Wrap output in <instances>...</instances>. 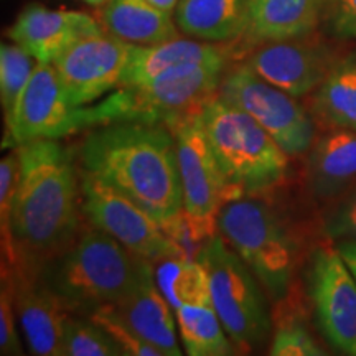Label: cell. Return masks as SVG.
<instances>
[{
  "mask_svg": "<svg viewBox=\"0 0 356 356\" xmlns=\"http://www.w3.org/2000/svg\"><path fill=\"white\" fill-rule=\"evenodd\" d=\"M145 261L91 225L38 275L66 309L88 317L124 299L136 287Z\"/></svg>",
  "mask_w": 356,
  "mask_h": 356,
  "instance_id": "3957f363",
  "label": "cell"
},
{
  "mask_svg": "<svg viewBox=\"0 0 356 356\" xmlns=\"http://www.w3.org/2000/svg\"><path fill=\"white\" fill-rule=\"evenodd\" d=\"M131 47L104 30L71 44L51 63L68 99L84 108L121 86Z\"/></svg>",
  "mask_w": 356,
  "mask_h": 356,
  "instance_id": "4fadbf2b",
  "label": "cell"
},
{
  "mask_svg": "<svg viewBox=\"0 0 356 356\" xmlns=\"http://www.w3.org/2000/svg\"><path fill=\"white\" fill-rule=\"evenodd\" d=\"M81 204L89 225L113 236L132 254L150 262L170 256H184L144 208L99 177L83 170Z\"/></svg>",
  "mask_w": 356,
  "mask_h": 356,
  "instance_id": "30bf717a",
  "label": "cell"
},
{
  "mask_svg": "<svg viewBox=\"0 0 356 356\" xmlns=\"http://www.w3.org/2000/svg\"><path fill=\"white\" fill-rule=\"evenodd\" d=\"M226 58L228 53L216 44L178 37L150 47L132 44L121 86H140L177 66L191 63L226 65Z\"/></svg>",
  "mask_w": 356,
  "mask_h": 356,
  "instance_id": "d6986e66",
  "label": "cell"
},
{
  "mask_svg": "<svg viewBox=\"0 0 356 356\" xmlns=\"http://www.w3.org/2000/svg\"><path fill=\"white\" fill-rule=\"evenodd\" d=\"M337 249L356 280V241H338Z\"/></svg>",
  "mask_w": 356,
  "mask_h": 356,
  "instance_id": "836d02e7",
  "label": "cell"
},
{
  "mask_svg": "<svg viewBox=\"0 0 356 356\" xmlns=\"http://www.w3.org/2000/svg\"><path fill=\"white\" fill-rule=\"evenodd\" d=\"M181 345L190 356H229L233 341L213 305H184L175 310Z\"/></svg>",
  "mask_w": 356,
  "mask_h": 356,
  "instance_id": "d4e9b609",
  "label": "cell"
},
{
  "mask_svg": "<svg viewBox=\"0 0 356 356\" xmlns=\"http://www.w3.org/2000/svg\"><path fill=\"white\" fill-rule=\"evenodd\" d=\"M19 152L7 154L0 162V231H2V254L7 266L15 264V249L12 243L10 221L12 208L20 181Z\"/></svg>",
  "mask_w": 356,
  "mask_h": 356,
  "instance_id": "83f0119b",
  "label": "cell"
},
{
  "mask_svg": "<svg viewBox=\"0 0 356 356\" xmlns=\"http://www.w3.org/2000/svg\"><path fill=\"white\" fill-rule=\"evenodd\" d=\"M200 124L226 180L243 197L264 193L286 178L289 155L246 111L218 95Z\"/></svg>",
  "mask_w": 356,
  "mask_h": 356,
  "instance_id": "277c9868",
  "label": "cell"
},
{
  "mask_svg": "<svg viewBox=\"0 0 356 356\" xmlns=\"http://www.w3.org/2000/svg\"><path fill=\"white\" fill-rule=\"evenodd\" d=\"M249 0H180L178 29L203 42H233L246 33Z\"/></svg>",
  "mask_w": 356,
  "mask_h": 356,
  "instance_id": "44dd1931",
  "label": "cell"
},
{
  "mask_svg": "<svg viewBox=\"0 0 356 356\" xmlns=\"http://www.w3.org/2000/svg\"><path fill=\"white\" fill-rule=\"evenodd\" d=\"M172 17L147 0H108L101 12L106 32L137 47L177 38V25Z\"/></svg>",
  "mask_w": 356,
  "mask_h": 356,
  "instance_id": "7402d4cb",
  "label": "cell"
},
{
  "mask_svg": "<svg viewBox=\"0 0 356 356\" xmlns=\"http://www.w3.org/2000/svg\"><path fill=\"white\" fill-rule=\"evenodd\" d=\"M38 60L17 43H3L0 48V102L6 122L12 118L19 97L32 78Z\"/></svg>",
  "mask_w": 356,
  "mask_h": 356,
  "instance_id": "484cf974",
  "label": "cell"
},
{
  "mask_svg": "<svg viewBox=\"0 0 356 356\" xmlns=\"http://www.w3.org/2000/svg\"><path fill=\"white\" fill-rule=\"evenodd\" d=\"M175 136L184 211L208 233H218V213L226 203L243 198L231 186L213 154L200 118L178 126Z\"/></svg>",
  "mask_w": 356,
  "mask_h": 356,
  "instance_id": "8fae6325",
  "label": "cell"
},
{
  "mask_svg": "<svg viewBox=\"0 0 356 356\" xmlns=\"http://www.w3.org/2000/svg\"><path fill=\"white\" fill-rule=\"evenodd\" d=\"M198 261L210 277L211 305L236 348L249 351L266 341L270 315L256 275L218 233Z\"/></svg>",
  "mask_w": 356,
  "mask_h": 356,
  "instance_id": "52a82bcc",
  "label": "cell"
},
{
  "mask_svg": "<svg viewBox=\"0 0 356 356\" xmlns=\"http://www.w3.org/2000/svg\"><path fill=\"white\" fill-rule=\"evenodd\" d=\"M17 310L13 302V286L10 273L2 266V286H0V353L3 356L22 355L20 335L17 330Z\"/></svg>",
  "mask_w": 356,
  "mask_h": 356,
  "instance_id": "4dcf8cb0",
  "label": "cell"
},
{
  "mask_svg": "<svg viewBox=\"0 0 356 356\" xmlns=\"http://www.w3.org/2000/svg\"><path fill=\"white\" fill-rule=\"evenodd\" d=\"M83 172L139 204L160 226L184 211L175 136L160 124L108 122L79 145Z\"/></svg>",
  "mask_w": 356,
  "mask_h": 356,
  "instance_id": "7a4b0ae2",
  "label": "cell"
},
{
  "mask_svg": "<svg viewBox=\"0 0 356 356\" xmlns=\"http://www.w3.org/2000/svg\"><path fill=\"white\" fill-rule=\"evenodd\" d=\"M222 63L177 66L140 86L122 88L109 97L111 121H142L175 131L202 115L220 95Z\"/></svg>",
  "mask_w": 356,
  "mask_h": 356,
  "instance_id": "5b68a950",
  "label": "cell"
},
{
  "mask_svg": "<svg viewBox=\"0 0 356 356\" xmlns=\"http://www.w3.org/2000/svg\"><path fill=\"white\" fill-rule=\"evenodd\" d=\"M88 317L95 320L96 323H99L118 341V345L121 346L122 353L126 356H165L159 346L147 341L145 338L137 335L136 332H132L122 322H119L108 310V307H101V309L92 312L91 315H88Z\"/></svg>",
  "mask_w": 356,
  "mask_h": 356,
  "instance_id": "f546056e",
  "label": "cell"
},
{
  "mask_svg": "<svg viewBox=\"0 0 356 356\" xmlns=\"http://www.w3.org/2000/svg\"><path fill=\"white\" fill-rule=\"evenodd\" d=\"M147 2H150L154 7L160 8L162 12H167L170 13V15H173V12L177 10V6L180 0H147Z\"/></svg>",
  "mask_w": 356,
  "mask_h": 356,
  "instance_id": "e575fe53",
  "label": "cell"
},
{
  "mask_svg": "<svg viewBox=\"0 0 356 356\" xmlns=\"http://www.w3.org/2000/svg\"><path fill=\"white\" fill-rule=\"evenodd\" d=\"M118 341L89 317H68L65 322L61 356H121Z\"/></svg>",
  "mask_w": 356,
  "mask_h": 356,
  "instance_id": "4316f807",
  "label": "cell"
},
{
  "mask_svg": "<svg viewBox=\"0 0 356 356\" xmlns=\"http://www.w3.org/2000/svg\"><path fill=\"white\" fill-rule=\"evenodd\" d=\"M338 58L314 33L259 43L246 63L257 76L293 97H304L320 86Z\"/></svg>",
  "mask_w": 356,
  "mask_h": 356,
  "instance_id": "5bb4252c",
  "label": "cell"
},
{
  "mask_svg": "<svg viewBox=\"0 0 356 356\" xmlns=\"http://www.w3.org/2000/svg\"><path fill=\"white\" fill-rule=\"evenodd\" d=\"M119 322L162 350L165 356H180L173 307L160 292L152 262L145 261L136 287L124 299L106 305Z\"/></svg>",
  "mask_w": 356,
  "mask_h": 356,
  "instance_id": "e0dca14e",
  "label": "cell"
},
{
  "mask_svg": "<svg viewBox=\"0 0 356 356\" xmlns=\"http://www.w3.org/2000/svg\"><path fill=\"white\" fill-rule=\"evenodd\" d=\"M323 231L332 241H356V184L337 198L327 213Z\"/></svg>",
  "mask_w": 356,
  "mask_h": 356,
  "instance_id": "1f68e13d",
  "label": "cell"
},
{
  "mask_svg": "<svg viewBox=\"0 0 356 356\" xmlns=\"http://www.w3.org/2000/svg\"><path fill=\"white\" fill-rule=\"evenodd\" d=\"M322 20L332 37L356 38V0H322Z\"/></svg>",
  "mask_w": 356,
  "mask_h": 356,
  "instance_id": "d6a6232c",
  "label": "cell"
},
{
  "mask_svg": "<svg viewBox=\"0 0 356 356\" xmlns=\"http://www.w3.org/2000/svg\"><path fill=\"white\" fill-rule=\"evenodd\" d=\"M269 353L273 356H322L325 351L296 315H280Z\"/></svg>",
  "mask_w": 356,
  "mask_h": 356,
  "instance_id": "f1b7e54d",
  "label": "cell"
},
{
  "mask_svg": "<svg viewBox=\"0 0 356 356\" xmlns=\"http://www.w3.org/2000/svg\"><path fill=\"white\" fill-rule=\"evenodd\" d=\"M101 32L99 24L88 13L51 10L33 3L20 13L8 37L32 53L38 63H53L78 40Z\"/></svg>",
  "mask_w": 356,
  "mask_h": 356,
  "instance_id": "2e32d148",
  "label": "cell"
},
{
  "mask_svg": "<svg viewBox=\"0 0 356 356\" xmlns=\"http://www.w3.org/2000/svg\"><path fill=\"white\" fill-rule=\"evenodd\" d=\"M220 96L254 118L289 157H299L315 142V119L296 97L249 68L236 66L221 79Z\"/></svg>",
  "mask_w": 356,
  "mask_h": 356,
  "instance_id": "ba28073f",
  "label": "cell"
},
{
  "mask_svg": "<svg viewBox=\"0 0 356 356\" xmlns=\"http://www.w3.org/2000/svg\"><path fill=\"white\" fill-rule=\"evenodd\" d=\"M160 292L173 307L211 305L210 277L198 259L170 256L157 261L154 270Z\"/></svg>",
  "mask_w": 356,
  "mask_h": 356,
  "instance_id": "cb8c5ba5",
  "label": "cell"
},
{
  "mask_svg": "<svg viewBox=\"0 0 356 356\" xmlns=\"http://www.w3.org/2000/svg\"><path fill=\"white\" fill-rule=\"evenodd\" d=\"M84 2L91 3V6H101V3H106L108 0H84Z\"/></svg>",
  "mask_w": 356,
  "mask_h": 356,
  "instance_id": "d590c367",
  "label": "cell"
},
{
  "mask_svg": "<svg viewBox=\"0 0 356 356\" xmlns=\"http://www.w3.org/2000/svg\"><path fill=\"white\" fill-rule=\"evenodd\" d=\"M218 233L259 279L273 300L286 299L293 275L292 243L269 204L254 197L226 203L218 213Z\"/></svg>",
  "mask_w": 356,
  "mask_h": 356,
  "instance_id": "8992f818",
  "label": "cell"
},
{
  "mask_svg": "<svg viewBox=\"0 0 356 356\" xmlns=\"http://www.w3.org/2000/svg\"><path fill=\"white\" fill-rule=\"evenodd\" d=\"M356 184V132L330 129L310 147L307 185L318 200H335Z\"/></svg>",
  "mask_w": 356,
  "mask_h": 356,
  "instance_id": "ac0fdd59",
  "label": "cell"
},
{
  "mask_svg": "<svg viewBox=\"0 0 356 356\" xmlns=\"http://www.w3.org/2000/svg\"><path fill=\"white\" fill-rule=\"evenodd\" d=\"M322 20V0H249L246 35L254 43L314 33Z\"/></svg>",
  "mask_w": 356,
  "mask_h": 356,
  "instance_id": "ffe728a7",
  "label": "cell"
},
{
  "mask_svg": "<svg viewBox=\"0 0 356 356\" xmlns=\"http://www.w3.org/2000/svg\"><path fill=\"white\" fill-rule=\"evenodd\" d=\"M95 124H104L99 106L89 109L74 106L55 66L38 63L6 126L8 144L22 145L40 139H60Z\"/></svg>",
  "mask_w": 356,
  "mask_h": 356,
  "instance_id": "9c48e42d",
  "label": "cell"
},
{
  "mask_svg": "<svg viewBox=\"0 0 356 356\" xmlns=\"http://www.w3.org/2000/svg\"><path fill=\"white\" fill-rule=\"evenodd\" d=\"M7 270L12 277L17 317L29 350L38 356H61L70 310L38 274L10 266Z\"/></svg>",
  "mask_w": 356,
  "mask_h": 356,
  "instance_id": "9a60e30c",
  "label": "cell"
},
{
  "mask_svg": "<svg viewBox=\"0 0 356 356\" xmlns=\"http://www.w3.org/2000/svg\"><path fill=\"white\" fill-rule=\"evenodd\" d=\"M17 152L22 168L12 208L15 264L10 267L40 274L81 231V175L56 139L26 142Z\"/></svg>",
  "mask_w": 356,
  "mask_h": 356,
  "instance_id": "6da1fadb",
  "label": "cell"
},
{
  "mask_svg": "<svg viewBox=\"0 0 356 356\" xmlns=\"http://www.w3.org/2000/svg\"><path fill=\"white\" fill-rule=\"evenodd\" d=\"M309 293L325 340L356 356V280L337 246L320 248L312 257Z\"/></svg>",
  "mask_w": 356,
  "mask_h": 356,
  "instance_id": "7c38bea8",
  "label": "cell"
},
{
  "mask_svg": "<svg viewBox=\"0 0 356 356\" xmlns=\"http://www.w3.org/2000/svg\"><path fill=\"white\" fill-rule=\"evenodd\" d=\"M312 115L328 129L356 132V51L338 58L315 89Z\"/></svg>",
  "mask_w": 356,
  "mask_h": 356,
  "instance_id": "603a6c76",
  "label": "cell"
}]
</instances>
